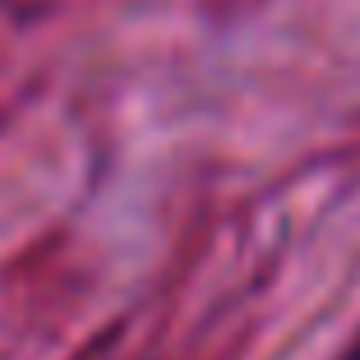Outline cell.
Returning a JSON list of instances; mask_svg holds the SVG:
<instances>
[{"instance_id":"1","label":"cell","mask_w":360,"mask_h":360,"mask_svg":"<svg viewBox=\"0 0 360 360\" xmlns=\"http://www.w3.org/2000/svg\"><path fill=\"white\" fill-rule=\"evenodd\" d=\"M342 360H360V338H356V342L347 347V356H342Z\"/></svg>"}]
</instances>
